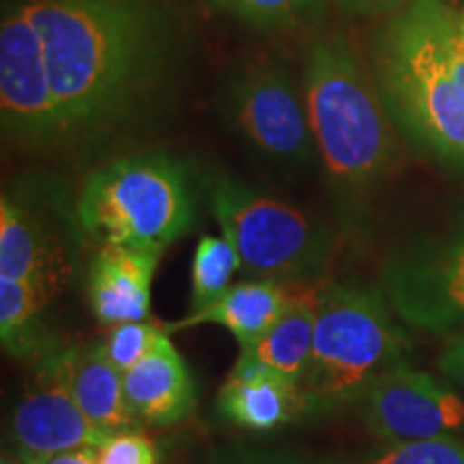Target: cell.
<instances>
[{
    "mask_svg": "<svg viewBox=\"0 0 464 464\" xmlns=\"http://www.w3.org/2000/svg\"><path fill=\"white\" fill-rule=\"evenodd\" d=\"M39 33L67 144L97 142L153 108L179 26L166 0H20Z\"/></svg>",
    "mask_w": 464,
    "mask_h": 464,
    "instance_id": "6da1fadb",
    "label": "cell"
},
{
    "mask_svg": "<svg viewBox=\"0 0 464 464\" xmlns=\"http://www.w3.org/2000/svg\"><path fill=\"white\" fill-rule=\"evenodd\" d=\"M301 89L334 208L353 230L363 202L396 164V125L372 72L344 34L312 44Z\"/></svg>",
    "mask_w": 464,
    "mask_h": 464,
    "instance_id": "7a4b0ae2",
    "label": "cell"
},
{
    "mask_svg": "<svg viewBox=\"0 0 464 464\" xmlns=\"http://www.w3.org/2000/svg\"><path fill=\"white\" fill-rule=\"evenodd\" d=\"M445 0H417L370 42V72L396 130L423 155L464 172V91L445 54Z\"/></svg>",
    "mask_w": 464,
    "mask_h": 464,
    "instance_id": "3957f363",
    "label": "cell"
},
{
    "mask_svg": "<svg viewBox=\"0 0 464 464\" xmlns=\"http://www.w3.org/2000/svg\"><path fill=\"white\" fill-rule=\"evenodd\" d=\"M409 348L381 284H324L314 346L299 385L304 415L316 420L359 404L376 381L406 365Z\"/></svg>",
    "mask_w": 464,
    "mask_h": 464,
    "instance_id": "277c9868",
    "label": "cell"
},
{
    "mask_svg": "<svg viewBox=\"0 0 464 464\" xmlns=\"http://www.w3.org/2000/svg\"><path fill=\"white\" fill-rule=\"evenodd\" d=\"M78 222L100 246L161 249L196 222L188 168L168 150H142L89 174L78 196Z\"/></svg>",
    "mask_w": 464,
    "mask_h": 464,
    "instance_id": "5b68a950",
    "label": "cell"
},
{
    "mask_svg": "<svg viewBox=\"0 0 464 464\" xmlns=\"http://www.w3.org/2000/svg\"><path fill=\"white\" fill-rule=\"evenodd\" d=\"M211 208L252 280L312 286L335 258V235L301 208L222 174L211 185Z\"/></svg>",
    "mask_w": 464,
    "mask_h": 464,
    "instance_id": "8992f818",
    "label": "cell"
},
{
    "mask_svg": "<svg viewBox=\"0 0 464 464\" xmlns=\"http://www.w3.org/2000/svg\"><path fill=\"white\" fill-rule=\"evenodd\" d=\"M381 288L411 327L464 335V213L392 249L381 266Z\"/></svg>",
    "mask_w": 464,
    "mask_h": 464,
    "instance_id": "52a82bcc",
    "label": "cell"
},
{
    "mask_svg": "<svg viewBox=\"0 0 464 464\" xmlns=\"http://www.w3.org/2000/svg\"><path fill=\"white\" fill-rule=\"evenodd\" d=\"M219 102L235 131L260 155L293 168L314 160L304 89L280 63L258 58L237 67L226 78Z\"/></svg>",
    "mask_w": 464,
    "mask_h": 464,
    "instance_id": "ba28073f",
    "label": "cell"
},
{
    "mask_svg": "<svg viewBox=\"0 0 464 464\" xmlns=\"http://www.w3.org/2000/svg\"><path fill=\"white\" fill-rule=\"evenodd\" d=\"M0 125L14 147H65V130L52 91L39 33L20 0H3L0 17Z\"/></svg>",
    "mask_w": 464,
    "mask_h": 464,
    "instance_id": "9c48e42d",
    "label": "cell"
},
{
    "mask_svg": "<svg viewBox=\"0 0 464 464\" xmlns=\"http://www.w3.org/2000/svg\"><path fill=\"white\" fill-rule=\"evenodd\" d=\"M75 346L56 348L39 362L11 415L20 454L52 458L80 448H102L106 437L86 420L73 392Z\"/></svg>",
    "mask_w": 464,
    "mask_h": 464,
    "instance_id": "30bf717a",
    "label": "cell"
},
{
    "mask_svg": "<svg viewBox=\"0 0 464 464\" xmlns=\"http://www.w3.org/2000/svg\"><path fill=\"white\" fill-rule=\"evenodd\" d=\"M368 430L387 443H413L464 428V400L432 374L400 365L362 398Z\"/></svg>",
    "mask_w": 464,
    "mask_h": 464,
    "instance_id": "8fae6325",
    "label": "cell"
},
{
    "mask_svg": "<svg viewBox=\"0 0 464 464\" xmlns=\"http://www.w3.org/2000/svg\"><path fill=\"white\" fill-rule=\"evenodd\" d=\"M161 256V249L100 246L86 277V295L97 321L114 327L149 321L150 290Z\"/></svg>",
    "mask_w": 464,
    "mask_h": 464,
    "instance_id": "7c38bea8",
    "label": "cell"
},
{
    "mask_svg": "<svg viewBox=\"0 0 464 464\" xmlns=\"http://www.w3.org/2000/svg\"><path fill=\"white\" fill-rule=\"evenodd\" d=\"M123 385L133 415L147 426H174L188 420L196 406L194 379L168 332L153 353L123 376Z\"/></svg>",
    "mask_w": 464,
    "mask_h": 464,
    "instance_id": "4fadbf2b",
    "label": "cell"
},
{
    "mask_svg": "<svg viewBox=\"0 0 464 464\" xmlns=\"http://www.w3.org/2000/svg\"><path fill=\"white\" fill-rule=\"evenodd\" d=\"M219 415L243 430L271 432L304 415L301 387L239 355L218 396Z\"/></svg>",
    "mask_w": 464,
    "mask_h": 464,
    "instance_id": "5bb4252c",
    "label": "cell"
},
{
    "mask_svg": "<svg viewBox=\"0 0 464 464\" xmlns=\"http://www.w3.org/2000/svg\"><path fill=\"white\" fill-rule=\"evenodd\" d=\"M65 254L45 224L7 191L0 198V277L45 280L63 288Z\"/></svg>",
    "mask_w": 464,
    "mask_h": 464,
    "instance_id": "9a60e30c",
    "label": "cell"
},
{
    "mask_svg": "<svg viewBox=\"0 0 464 464\" xmlns=\"http://www.w3.org/2000/svg\"><path fill=\"white\" fill-rule=\"evenodd\" d=\"M290 299L286 284L274 280H247L232 284L226 293L200 312H189L183 321L164 327L168 334L198 324H219L235 335L241 351L254 346L284 314Z\"/></svg>",
    "mask_w": 464,
    "mask_h": 464,
    "instance_id": "2e32d148",
    "label": "cell"
},
{
    "mask_svg": "<svg viewBox=\"0 0 464 464\" xmlns=\"http://www.w3.org/2000/svg\"><path fill=\"white\" fill-rule=\"evenodd\" d=\"M73 392L86 420L106 439L140 430L142 423L127 402L123 374L108 362L103 342L75 346Z\"/></svg>",
    "mask_w": 464,
    "mask_h": 464,
    "instance_id": "e0dca14e",
    "label": "cell"
},
{
    "mask_svg": "<svg viewBox=\"0 0 464 464\" xmlns=\"http://www.w3.org/2000/svg\"><path fill=\"white\" fill-rule=\"evenodd\" d=\"M318 316V290L293 295L284 314L256 344L241 351L246 355L280 376L301 385L312 357Z\"/></svg>",
    "mask_w": 464,
    "mask_h": 464,
    "instance_id": "ac0fdd59",
    "label": "cell"
},
{
    "mask_svg": "<svg viewBox=\"0 0 464 464\" xmlns=\"http://www.w3.org/2000/svg\"><path fill=\"white\" fill-rule=\"evenodd\" d=\"M61 290L45 280L0 277V338L9 355L33 357L44 353V312Z\"/></svg>",
    "mask_w": 464,
    "mask_h": 464,
    "instance_id": "d6986e66",
    "label": "cell"
},
{
    "mask_svg": "<svg viewBox=\"0 0 464 464\" xmlns=\"http://www.w3.org/2000/svg\"><path fill=\"white\" fill-rule=\"evenodd\" d=\"M213 14L260 31H293L323 20L329 0H200Z\"/></svg>",
    "mask_w": 464,
    "mask_h": 464,
    "instance_id": "ffe728a7",
    "label": "cell"
},
{
    "mask_svg": "<svg viewBox=\"0 0 464 464\" xmlns=\"http://www.w3.org/2000/svg\"><path fill=\"white\" fill-rule=\"evenodd\" d=\"M241 260L224 235H205L191 258V312L205 310L230 288Z\"/></svg>",
    "mask_w": 464,
    "mask_h": 464,
    "instance_id": "44dd1931",
    "label": "cell"
},
{
    "mask_svg": "<svg viewBox=\"0 0 464 464\" xmlns=\"http://www.w3.org/2000/svg\"><path fill=\"white\" fill-rule=\"evenodd\" d=\"M164 335V327H155L149 321L116 324L106 342H103V348H106L108 362L125 376L133 365H138L144 357L153 353V348L160 344Z\"/></svg>",
    "mask_w": 464,
    "mask_h": 464,
    "instance_id": "7402d4cb",
    "label": "cell"
},
{
    "mask_svg": "<svg viewBox=\"0 0 464 464\" xmlns=\"http://www.w3.org/2000/svg\"><path fill=\"white\" fill-rule=\"evenodd\" d=\"M100 464H160V448L142 432H123L110 437L97 450Z\"/></svg>",
    "mask_w": 464,
    "mask_h": 464,
    "instance_id": "603a6c76",
    "label": "cell"
},
{
    "mask_svg": "<svg viewBox=\"0 0 464 464\" xmlns=\"http://www.w3.org/2000/svg\"><path fill=\"white\" fill-rule=\"evenodd\" d=\"M332 3L353 17H376L396 15L415 5L417 0H332Z\"/></svg>",
    "mask_w": 464,
    "mask_h": 464,
    "instance_id": "cb8c5ba5",
    "label": "cell"
},
{
    "mask_svg": "<svg viewBox=\"0 0 464 464\" xmlns=\"http://www.w3.org/2000/svg\"><path fill=\"white\" fill-rule=\"evenodd\" d=\"M443 42L451 73L456 75L458 84H460V89L464 91V37L460 31H458V14L454 9H450L448 17H445Z\"/></svg>",
    "mask_w": 464,
    "mask_h": 464,
    "instance_id": "d4e9b609",
    "label": "cell"
},
{
    "mask_svg": "<svg viewBox=\"0 0 464 464\" xmlns=\"http://www.w3.org/2000/svg\"><path fill=\"white\" fill-rule=\"evenodd\" d=\"M363 464H428V440L398 443Z\"/></svg>",
    "mask_w": 464,
    "mask_h": 464,
    "instance_id": "484cf974",
    "label": "cell"
},
{
    "mask_svg": "<svg viewBox=\"0 0 464 464\" xmlns=\"http://www.w3.org/2000/svg\"><path fill=\"white\" fill-rule=\"evenodd\" d=\"M439 368L464 392V335L448 340V348L439 359Z\"/></svg>",
    "mask_w": 464,
    "mask_h": 464,
    "instance_id": "4316f807",
    "label": "cell"
},
{
    "mask_svg": "<svg viewBox=\"0 0 464 464\" xmlns=\"http://www.w3.org/2000/svg\"><path fill=\"white\" fill-rule=\"evenodd\" d=\"M428 464H464V443L454 437L428 439Z\"/></svg>",
    "mask_w": 464,
    "mask_h": 464,
    "instance_id": "83f0119b",
    "label": "cell"
},
{
    "mask_svg": "<svg viewBox=\"0 0 464 464\" xmlns=\"http://www.w3.org/2000/svg\"><path fill=\"white\" fill-rule=\"evenodd\" d=\"M100 448H80L72 451H63L50 458V464H100V456H97Z\"/></svg>",
    "mask_w": 464,
    "mask_h": 464,
    "instance_id": "f1b7e54d",
    "label": "cell"
},
{
    "mask_svg": "<svg viewBox=\"0 0 464 464\" xmlns=\"http://www.w3.org/2000/svg\"><path fill=\"white\" fill-rule=\"evenodd\" d=\"M20 458L24 464H50V458L37 454H20Z\"/></svg>",
    "mask_w": 464,
    "mask_h": 464,
    "instance_id": "f546056e",
    "label": "cell"
},
{
    "mask_svg": "<svg viewBox=\"0 0 464 464\" xmlns=\"http://www.w3.org/2000/svg\"><path fill=\"white\" fill-rule=\"evenodd\" d=\"M0 464H24V462H22V458L20 456H7V454H5L3 456V462H0Z\"/></svg>",
    "mask_w": 464,
    "mask_h": 464,
    "instance_id": "4dcf8cb0",
    "label": "cell"
},
{
    "mask_svg": "<svg viewBox=\"0 0 464 464\" xmlns=\"http://www.w3.org/2000/svg\"><path fill=\"white\" fill-rule=\"evenodd\" d=\"M458 31H460V34L464 37V11L462 14H458Z\"/></svg>",
    "mask_w": 464,
    "mask_h": 464,
    "instance_id": "1f68e13d",
    "label": "cell"
}]
</instances>
